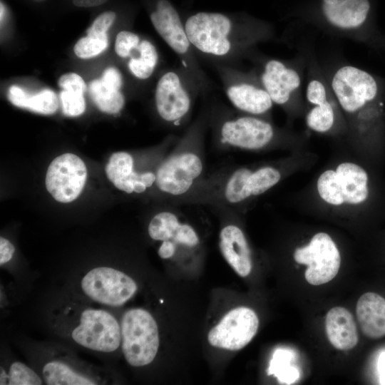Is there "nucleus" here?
<instances>
[{"instance_id": "1", "label": "nucleus", "mask_w": 385, "mask_h": 385, "mask_svg": "<svg viewBox=\"0 0 385 385\" xmlns=\"http://www.w3.org/2000/svg\"><path fill=\"white\" fill-rule=\"evenodd\" d=\"M183 22L196 56L212 66L240 68L260 44L280 41L271 24L250 17L197 12Z\"/></svg>"}, {"instance_id": "2", "label": "nucleus", "mask_w": 385, "mask_h": 385, "mask_svg": "<svg viewBox=\"0 0 385 385\" xmlns=\"http://www.w3.org/2000/svg\"><path fill=\"white\" fill-rule=\"evenodd\" d=\"M205 105L163 158L155 186L174 203H188L205 178V138L208 129Z\"/></svg>"}, {"instance_id": "3", "label": "nucleus", "mask_w": 385, "mask_h": 385, "mask_svg": "<svg viewBox=\"0 0 385 385\" xmlns=\"http://www.w3.org/2000/svg\"><path fill=\"white\" fill-rule=\"evenodd\" d=\"M320 31L374 49L382 35L371 17L370 0H318L314 11L300 15Z\"/></svg>"}, {"instance_id": "4", "label": "nucleus", "mask_w": 385, "mask_h": 385, "mask_svg": "<svg viewBox=\"0 0 385 385\" xmlns=\"http://www.w3.org/2000/svg\"><path fill=\"white\" fill-rule=\"evenodd\" d=\"M208 128L215 146L224 150H259L279 136L268 119L240 113L222 103L207 105Z\"/></svg>"}, {"instance_id": "5", "label": "nucleus", "mask_w": 385, "mask_h": 385, "mask_svg": "<svg viewBox=\"0 0 385 385\" xmlns=\"http://www.w3.org/2000/svg\"><path fill=\"white\" fill-rule=\"evenodd\" d=\"M297 51L292 58H280L257 48L247 59L273 103L285 110L297 108L302 102L307 66L303 41L298 44Z\"/></svg>"}, {"instance_id": "6", "label": "nucleus", "mask_w": 385, "mask_h": 385, "mask_svg": "<svg viewBox=\"0 0 385 385\" xmlns=\"http://www.w3.org/2000/svg\"><path fill=\"white\" fill-rule=\"evenodd\" d=\"M281 177L279 170L272 165L223 170L206 177L202 197L211 206L234 210L266 192L279 182Z\"/></svg>"}, {"instance_id": "7", "label": "nucleus", "mask_w": 385, "mask_h": 385, "mask_svg": "<svg viewBox=\"0 0 385 385\" xmlns=\"http://www.w3.org/2000/svg\"><path fill=\"white\" fill-rule=\"evenodd\" d=\"M200 96H203L200 87L180 64L168 68L156 83V112L164 123L174 129L183 128L189 123Z\"/></svg>"}, {"instance_id": "8", "label": "nucleus", "mask_w": 385, "mask_h": 385, "mask_svg": "<svg viewBox=\"0 0 385 385\" xmlns=\"http://www.w3.org/2000/svg\"><path fill=\"white\" fill-rule=\"evenodd\" d=\"M224 93L236 111L267 118L273 102L252 68L213 65Z\"/></svg>"}, {"instance_id": "9", "label": "nucleus", "mask_w": 385, "mask_h": 385, "mask_svg": "<svg viewBox=\"0 0 385 385\" xmlns=\"http://www.w3.org/2000/svg\"><path fill=\"white\" fill-rule=\"evenodd\" d=\"M121 347L126 361L139 367L150 364L159 347L158 324L142 308L126 311L120 320Z\"/></svg>"}, {"instance_id": "10", "label": "nucleus", "mask_w": 385, "mask_h": 385, "mask_svg": "<svg viewBox=\"0 0 385 385\" xmlns=\"http://www.w3.org/2000/svg\"><path fill=\"white\" fill-rule=\"evenodd\" d=\"M70 329V337L77 344L98 352L111 353L121 344L120 324L109 312L86 308L78 313Z\"/></svg>"}, {"instance_id": "11", "label": "nucleus", "mask_w": 385, "mask_h": 385, "mask_svg": "<svg viewBox=\"0 0 385 385\" xmlns=\"http://www.w3.org/2000/svg\"><path fill=\"white\" fill-rule=\"evenodd\" d=\"M83 293L98 303L120 307L136 293L138 286L129 275L109 267H98L89 270L81 280Z\"/></svg>"}, {"instance_id": "12", "label": "nucleus", "mask_w": 385, "mask_h": 385, "mask_svg": "<svg viewBox=\"0 0 385 385\" xmlns=\"http://www.w3.org/2000/svg\"><path fill=\"white\" fill-rule=\"evenodd\" d=\"M294 260L305 265V279L312 285H321L334 279L341 265L339 251L332 239L325 232H318L308 245L298 247L294 252Z\"/></svg>"}, {"instance_id": "13", "label": "nucleus", "mask_w": 385, "mask_h": 385, "mask_svg": "<svg viewBox=\"0 0 385 385\" xmlns=\"http://www.w3.org/2000/svg\"><path fill=\"white\" fill-rule=\"evenodd\" d=\"M87 169L76 155L64 153L49 165L46 175V187L58 202L68 203L76 200L83 189Z\"/></svg>"}, {"instance_id": "14", "label": "nucleus", "mask_w": 385, "mask_h": 385, "mask_svg": "<svg viewBox=\"0 0 385 385\" xmlns=\"http://www.w3.org/2000/svg\"><path fill=\"white\" fill-rule=\"evenodd\" d=\"M258 327V317L252 309L236 307L228 312L210 330L207 340L212 346L231 351L240 350L253 339Z\"/></svg>"}, {"instance_id": "15", "label": "nucleus", "mask_w": 385, "mask_h": 385, "mask_svg": "<svg viewBox=\"0 0 385 385\" xmlns=\"http://www.w3.org/2000/svg\"><path fill=\"white\" fill-rule=\"evenodd\" d=\"M180 210H163L156 213L150 220L148 232L155 241L169 240L175 248V254L180 247L193 250L200 245V237L195 228L182 220Z\"/></svg>"}, {"instance_id": "16", "label": "nucleus", "mask_w": 385, "mask_h": 385, "mask_svg": "<svg viewBox=\"0 0 385 385\" xmlns=\"http://www.w3.org/2000/svg\"><path fill=\"white\" fill-rule=\"evenodd\" d=\"M220 252L230 267L242 277L251 272V250L242 230L233 222L222 227L219 235Z\"/></svg>"}, {"instance_id": "17", "label": "nucleus", "mask_w": 385, "mask_h": 385, "mask_svg": "<svg viewBox=\"0 0 385 385\" xmlns=\"http://www.w3.org/2000/svg\"><path fill=\"white\" fill-rule=\"evenodd\" d=\"M325 329L331 344L339 350H349L358 343L357 328L351 312L342 307L328 311L325 317Z\"/></svg>"}, {"instance_id": "18", "label": "nucleus", "mask_w": 385, "mask_h": 385, "mask_svg": "<svg viewBox=\"0 0 385 385\" xmlns=\"http://www.w3.org/2000/svg\"><path fill=\"white\" fill-rule=\"evenodd\" d=\"M356 317L364 335L371 339L385 336V299L369 292L363 294L356 303Z\"/></svg>"}, {"instance_id": "19", "label": "nucleus", "mask_w": 385, "mask_h": 385, "mask_svg": "<svg viewBox=\"0 0 385 385\" xmlns=\"http://www.w3.org/2000/svg\"><path fill=\"white\" fill-rule=\"evenodd\" d=\"M344 202L359 204L369 195L368 175L361 166L353 163H342L336 170Z\"/></svg>"}, {"instance_id": "20", "label": "nucleus", "mask_w": 385, "mask_h": 385, "mask_svg": "<svg viewBox=\"0 0 385 385\" xmlns=\"http://www.w3.org/2000/svg\"><path fill=\"white\" fill-rule=\"evenodd\" d=\"M127 66L136 79L146 81L155 73L160 61L157 48L149 40L140 38V41L130 51Z\"/></svg>"}, {"instance_id": "21", "label": "nucleus", "mask_w": 385, "mask_h": 385, "mask_svg": "<svg viewBox=\"0 0 385 385\" xmlns=\"http://www.w3.org/2000/svg\"><path fill=\"white\" fill-rule=\"evenodd\" d=\"M134 171L151 170H136L135 160L127 152L114 153L106 166V173L109 180L116 188L129 194L134 192L133 185L130 182L131 174Z\"/></svg>"}, {"instance_id": "22", "label": "nucleus", "mask_w": 385, "mask_h": 385, "mask_svg": "<svg viewBox=\"0 0 385 385\" xmlns=\"http://www.w3.org/2000/svg\"><path fill=\"white\" fill-rule=\"evenodd\" d=\"M43 378L48 385H95L99 384L93 377L73 369L60 361H50L42 369Z\"/></svg>"}, {"instance_id": "23", "label": "nucleus", "mask_w": 385, "mask_h": 385, "mask_svg": "<svg viewBox=\"0 0 385 385\" xmlns=\"http://www.w3.org/2000/svg\"><path fill=\"white\" fill-rule=\"evenodd\" d=\"M88 91L93 103L103 113L115 114L124 106L125 97L121 91L108 87L101 79L92 81Z\"/></svg>"}, {"instance_id": "24", "label": "nucleus", "mask_w": 385, "mask_h": 385, "mask_svg": "<svg viewBox=\"0 0 385 385\" xmlns=\"http://www.w3.org/2000/svg\"><path fill=\"white\" fill-rule=\"evenodd\" d=\"M294 353L288 349L274 351L267 369L268 375L274 376L281 384H292L300 376L298 368L293 364Z\"/></svg>"}, {"instance_id": "25", "label": "nucleus", "mask_w": 385, "mask_h": 385, "mask_svg": "<svg viewBox=\"0 0 385 385\" xmlns=\"http://www.w3.org/2000/svg\"><path fill=\"white\" fill-rule=\"evenodd\" d=\"M337 108H340L337 101L310 107L305 116L307 127L319 133L332 131L337 125Z\"/></svg>"}, {"instance_id": "26", "label": "nucleus", "mask_w": 385, "mask_h": 385, "mask_svg": "<svg viewBox=\"0 0 385 385\" xmlns=\"http://www.w3.org/2000/svg\"><path fill=\"white\" fill-rule=\"evenodd\" d=\"M42 384L41 378L22 362H13L8 371L1 366V385H41Z\"/></svg>"}, {"instance_id": "27", "label": "nucleus", "mask_w": 385, "mask_h": 385, "mask_svg": "<svg viewBox=\"0 0 385 385\" xmlns=\"http://www.w3.org/2000/svg\"><path fill=\"white\" fill-rule=\"evenodd\" d=\"M317 190L322 199L327 203L332 205L344 203L336 170H327L321 174L317 180Z\"/></svg>"}, {"instance_id": "28", "label": "nucleus", "mask_w": 385, "mask_h": 385, "mask_svg": "<svg viewBox=\"0 0 385 385\" xmlns=\"http://www.w3.org/2000/svg\"><path fill=\"white\" fill-rule=\"evenodd\" d=\"M58 108V97L53 91L49 89L42 90L34 95L27 93L23 106V108L43 115L53 114Z\"/></svg>"}, {"instance_id": "29", "label": "nucleus", "mask_w": 385, "mask_h": 385, "mask_svg": "<svg viewBox=\"0 0 385 385\" xmlns=\"http://www.w3.org/2000/svg\"><path fill=\"white\" fill-rule=\"evenodd\" d=\"M108 46V40H103L91 36L79 39L75 44V54L81 58H89L100 54Z\"/></svg>"}, {"instance_id": "30", "label": "nucleus", "mask_w": 385, "mask_h": 385, "mask_svg": "<svg viewBox=\"0 0 385 385\" xmlns=\"http://www.w3.org/2000/svg\"><path fill=\"white\" fill-rule=\"evenodd\" d=\"M62 111L67 116H78L86 108L83 93L63 90L60 93Z\"/></svg>"}, {"instance_id": "31", "label": "nucleus", "mask_w": 385, "mask_h": 385, "mask_svg": "<svg viewBox=\"0 0 385 385\" xmlns=\"http://www.w3.org/2000/svg\"><path fill=\"white\" fill-rule=\"evenodd\" d=\"M116 18L115 12L108 11L98 15L87 30L88 36L108 40L107 31Z\"/></svg>"}, {"instance_id": "32", "label": "nucleus", "mask_w": 385, "mask_h": 385, "mask_svg": "<svg viewBox=\"0 0 385 385\" xmlns=\"http://www.w3.org/2000/svg\"><path fill=\"white\" fill-rule=\"evenodd\" d=\"M140 36L130 31H120L115 38V51L122 58L128 56L130 50L138 43Z\"/></svg>"}, {"instance_id": "33", "label": "nucleus", "mask_w": 385, "mask_h": 385, "mask_svg": "<svg viewBox=\"0 0 385 385\" xmlns=\"http://www.w3.org/2000/svg\"><path fill=\"white\" fill-rule=\"evenodd\" d=\"M59 86L65 91L83 93L86 86L83 78L75 73H68L58 80Z\"/></svg>"}, {"instance_id": "34", "label": "nucleus", "mask_w": 385, "mask_h": 385, "mask_svg": "<svg viewBox=\"0 0 385 385\" xmlns=\"http://www.w3.org/2000/svg\"><path fill=\"white\" fill-rule=\"evenodd\" d=\"M106 86L120 91L123 86V76L120 72L114 67L106 68L101 79Z\"/></svg>"}, {"instance_id": "35", "label": "nucleus", "mask_w": 385, "mask_h": 385, "mask_svg": "<svg viewBox=\"0 0 385 385\" xmlns=\"http://www.w3.org/2000/svg\"><path fill=\"white\" fill-rule=\"evenodd\" d=\"M26 95L27 93L17 86L14 85L9 88L8 98L13 105L17 107L23 108Z\"/></svg>"}, {"instance_id": "36", "label": "nucleus", "mask_w": 385, "mask_h": 385, "mask_svg": "<svg viewBox=\"0 0 385 385\" xmlns=\"http://www.w3.org/2000/svg\"><path fill=\"white\" fill-rule=\"evenodd\" d=\"M15 248L13 244L6 238L0 237V265L8 262L13 257Z\"/></svg>"}, {"instance_id": "37", "label": "nucleus", "mask_w": 385, "mask_h": 385, "mask_svg": "<svg viewBox=\"0 0 385 385\" xmlns=\"http://www.w3.org/2000/svg\"><path fill=\"white\" fill-rule=\"evenodd\" d=\"M377 370L379 374V384L385 385V351H382L378 358Z\"/></svg>"}, {"instance_id": "38", "label": "nucleus", "mask_w": 385, "mask_h": 385, "mask_svg": "<svg viewBox=\"0 0 385 385\" xmlns=\"http://www.w3.org/2000/svg\"><path fill=\"white\" fill-rule=\"evenodd\" d=\"M108 0H72L73 4L78 7H95L103 4Z\"/></svg>"}, {"instance_id": "39", "label": "nucleus", "mask_w": 385, "mask_h": 385, "mask_svg": "<svg viewBox=\"0 0 385 385\" xmlns=\"http://www.w3.org/2000/svg\"><path fill=\"white\" fill-rule=\"evenodd\" d=\"M374 50H381L385 51V34H382L379 38Z\"/></svg>"}, {"instance_id": "40", "label": "nucleus", "mask_w": 385, "mask_h": 385, "mask_svg": "<svg viewBox=\"0 0 385 385\" xmlns=\"http://www.w3.org/2000/svg\"><path fill=\"white\" fill-rule=\"evenodd\" d=\"M1 21H2L3 19H4V14H5V8L3 5L2 3H1Z\"/></svg>"}, {"instance_id": "41", "label": "nucleus", "mask_w": 385, "mask_h": 385, "mask_svg": "<svg viewBox=\"0 0 385 385\" xmlns=\"http://www.w3.org/2000/svg\"><path fill=\"white\" fill-rule=\"evenodd\" d=\"M34 1H36V2H43L46 0H33Z\"/></svg>"}]
</instances>
